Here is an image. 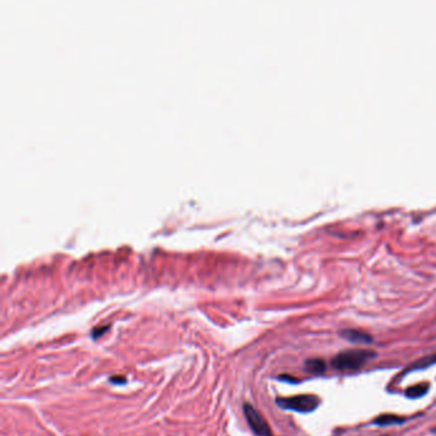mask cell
<instances>
[{
  "mask_svg": "<svg viewBox=\"0 0 436 436\" xmlns=\"http://www.w3.org/2000/svg\"><path fill=\"white\" fill-rule=\"evenodd\" d=\"M375 352L368 349H348L334 357L333 366L339 371H356L375 359Z\"/></svg>",
  "mask_w": 436,
  "mask_h": 436,
  "instance_id": "obj_1",
  "label": "cell"
},
{
  "mask_svg": "<svg viewBox=\"0 0 436 436\" xmlns=\"http://www.w3.org/2000/svg\"><path fill=\"white\" fill-rule=\"evenodd\" d=\"M276 403L284 409H292L299 414H310L319 407L320 399L313 394H302L291 398H278Z\"/></svg>",
  "mask_w": 436,
  "mask_h": 436,
  "instance_id": "obj_2",
  "label": "cell"
},
{
  "mask_svg": "<svg viewBox=\"0 0 436 436\" xmlns=\"http://www.w3.org/2000/svg\"><path fill=\"white\" fill-rule=\"evenodd\" d=\"M246 419L250 423L253 433L257 436H271V430L269 428L268 422L261 416L259 411H256L251 405L246 403L243 407Z\"/></svg>",
  "mask_w": 436,
  "mask_h": 436,
  "instance_id": "obj_3",
  "label": "cell"
},
{
  "mask_svg": "<svg viewBox=\"0 0 436 436\" xmlns=\"http://www.w3.org/2000/svg\"><path fill=\"white\" fill-rule=\"evenodd\" d=\"M340 336L353 343H370L371 342V337L368 333L360 331V330H343Z\"/></svg>",
  "mask_w": 436,
  "mask_h": 436,
  "instance_id": "obj_4",
  "label": "cell"
},
{
  "mask_svg": "<svg viewBox=\"0 0 436 436\" xmlns=\"http://www.w3.org/2000/svg\"><path fill=\"white\" fill-rule=\"evenodd\" d=\"M429 384L428 383H420L417 384V385H414V386L407 389V397H409V398H421L429 391Z\"/></svg>",
  "mask_w": 436,
  "mask_h": 436,
  "instance_id": "obj_5",
  "label": "cell"
},
{
  "mask_svg": "<svg viewBox=\"0 0 436 436\" xmlns=\"http://www.w3.org/2000/svg\"><path fill=\"white\" fill-rule=\"evenodd\" d=\"M374 422L380 426H388V425H393V423L403 422V419L398 417V416H394V414H382Z\"/></svg>",
  "mask_w": 436,
  "mask_h": 436,
  "instance_id": "obj_6",
  "label": "cell"
},
{
  "mask_svg": "<svg viewBox=\"0 0 436 436\" xmlns=\"http://www.w3.org/2000/svg\"><path fill=\"white\" fill-rule=\"evenodd\" d=\"M306 368L311 374H322L326 366L322 360H308L306 362Z\"/></svg>",
  "mask_w": 436,
  "mask_h": 436,
  "instance_id": "obj_7",
  "label": "cell"
},
{
  "mask_svg": "<svg viewBox=\"0 0 436 436\" xmlns=\"http://www.w3.org/2000/svg\"><path fill=\"white\" fill-rule=\"evenodd\" d=\"M107 328H109V326H105V328H103V326H101V328H98V329H95L92 331V336L95 338H98L99 336H101V334H104V331H105Z\"/></svg>",
  "mask_w": 436,
  "mask_h": 436,
  "instance_id": "obj_8",
  "label": "cell"
}]
</instances>
